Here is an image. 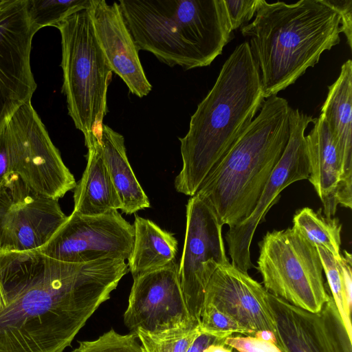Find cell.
<instances>
[{"mask_svg": "<svg viewBox=\"0 0 352 352\" xmlns=\"http://www.w3.org/2000/svg\"><path fill=\"white\" fill-rule=\"evenodd\" d=\"M129 272L124 260L58 261L0 252V352H63Z\"/></svg>", "mask_w": 352, "mask_h": 352, "instance_id": "cell-1", "label": "cell"}, {"mask_svg": "<svg viewBox=\"0 0 352 352\" xmlns=\"http://www.w3.org/2000/svg\"><path fill=\"white\" fill-rule=\"evenodd\" d=\"M265 98L249 43L239 44L223 63L214 85L192 115L179 138L182 167L175 190L195 195L260 110Z\"/></svg>", "mask_w": 352, "mask_h": 352, "instance_id": "cell-2", "label": "cell"}, {"mask_svg": "<svg viewBox=\"0 0 352 352\" xmlns=\"http://www.w3.org/2000/svg\"><path fill=\"white\" fill-rule=\"evenodd\" d=\"M340 21L322 0H258L254 19L241 31L250 38L265 99L294 83L340 43Z\"/></svg>", "mask_w": 352, "mask_h": 352, "instance_id": "cell-3", "label": "cell"}, {"mask_svg": "<svg viewBox=\"0 0 352 352\" xmlns=\"http://www.w3.org/2000/svg\"><path fill=\"white\" fill-rule=\"evenodd\" d=\"M290 109L283 98H265L258 114L198 188L196 195L229 228L252 213L282 157L289 138Z\"/></svg>", "mask_w": 352, "mask_h": 352, "instance_id": "cell-4", "label": "cell"}, {"mask_svg": "<svg viewBox=\"0 0 352 352\" xmlns=\"http://www.w3.org/2000/svg\"><path fill=\"white\" fill-rule=\"evenodd\" d=\"M138 50L170 67L208 66L232 39L224 0H120Z\"/></svg>", "mask_w": 352, "mask_h": 352, "instance_id": "cell-5", "label": "cell"}, {"mask_svg": "<svg viewBox=\"0 0 352 352\" xmlns=\"http://www.w3.org/2000/svg\"><path fill=\"white\" fill-rule=\"evenodd\" d=\"M60 34L63 83L68 113L84 137L98 136L107 112L112 70L96 38L87 9L56 26Z\"/></svg>", "mask_w": 352, "mask_h": 352, "instance_id": "cell-6", "label": "cell"}, {"mask_svg": "<svg viewBox=\"0 0 352 352\" xmlns=\"http://www.w3.org/2000/svg\"><path fill=\"white\" fill-rule=\"evenodd\" d=\"M258 247L265 289L296 307L320 311L330 295L316 247L292 227L267 232Z\"/></svg>", "mask_w": 352, "mask_h": 352, "instance_id": "cell-7", "label": "cell"}, {"mask_svg": "<svg viewBox=\"0 0 352 352\" xmlns=\"http://www.w3.org/2000/svg\"><path fill=\"white\" fill-rule=\"evenodd\" d=\"M10 170L31 188L58 200L76 182L64 164L39 116L28 101L3 123Z\"/></svg>", "mask_w": 352, "mask_h": 352, "instance_id": "cell-8", "label": "cell"}, {"mask_svg": "<svg viewBox=\"0 0 352 352\" xmlns=\"http://www.w3.org/2000/svg\"><path fill=\"white\" fill-rule=\"evenodd\" d=\"M183 252L178 265L181 288L191 320L199 326L208 283L221 265L229 261L222 235L223 224L199 195L188 199Z\"/></svg>", "mask_w": 352, "mask_h": 352, "instance_id": "cell-9", "label": "cell"}, {"mask_svg": "<svg viewBox=\"0 0 352 352\" xmlns=\"http://www.w3.org/2000/svg\"><path fill=\"white\" fill-rule=\"evenodd\" d=\"M134 241V228L118 210L81 215L74 212L38 250L68 263L104 259L128 260Z\"/></svg>", "mask_w": 352, "mask_h": 352, "instance_id": "cell-10", "label": "cell"}, {"mask_svg": "<svg viewBox=\"0 0 352 352\" xmlns=\"http://www.w3.org/2000/svg\"><path fill=\"white\" fill-rule=\"evenodd\" d=\"M313 120L311 116L291 107L289 138L282 157L269 177L252 213L226 232L225 239L231 264L244 272L255 267L250 258V245L258 224L264 221L267 212L286 187L309 178L310 170L305 131Z\"/></svg>", "mask_w": 352, "mask_h": 352, "instance_id": "cell-11", "label": "cell"}, {"mask_svg": "<svg viewBox=\"0 0 352 352\" xmlns=\"http://www.w3.org/2000/svg\"><path fill=\"white\" fill-rule=\"evenodd\" d=\"M67 217L57 200L11 173L0 186V252L38 250Z\"/></svg>", "mask_w": 352, "mask_h": 352, "instance_id": "cell-12", "label": "cell"}, {"mask_svg": "<svg viewBox=\"0 0 352 352\" xmlns=\"http://www.w3.org/2000/svg\"><path fill=\"white\" fill-rule=\"evenodd\" d=\"M36 32L25 0H0V129L36 89L30 65Z\"/></svg>", "mask_w": 352, "mask_h": 352, "instance_id": "cell-13", "label": "cell"}, {"mask_svg": "<svg viewBox=\"0 0 352 352\" xmlns=\"http://www.w3.org/2000/svg\"><path fill=\"white\" fill-rule=\"evenodd\" d=\"M124 322L135 336L197 326L188 311L175 261L133 278Z\"/></svg>", "mask_w": 352, "mask_h": 352, "instance_id": "cell-14", "label": "cell"}, {"mask_svg": "<svg viewBox=\"0 0 352 352\" xmlns=\"http://www.w3.org/2000/svg\"><path fill=\"white\" fill-rule=\"evenodd\" d=\"M276 345L283 352H352L349 337L330 295L320 311L296 307L269 292Z\"/></svg>", "mask_w": 352, "mask_h": 352, "instance_id": "cell-15", "label": "cell"}, {"mask_svg": "<svg viewBox=\"0 0 352 352\" xmlns=\"http://www.w3.org/2000/svg\"><path fill=\"white\" fill-rule=\"evenodd\" d=\"M268 295L269 292L248 272L228 262L219 266L211 276L204 305H213L250 330L253 336L263 330L275 333Z\"/></svg>", "mask_w": 352, "mask_h": 352, "instance_id": "cell-16", "label": "cell"}, {"mask_svg": "<svg viewBox=\"0 0 352 352\" xmlns=\"http://www.w3.org/2000/svg\"><path fill=\"white\" fill-rule=\"evenodd\" d=\"M98 43L112 70L138 97L152 89L118 2L90 0L87 8Z\"/></svg>", "mask_w": 352, "mask_h": 352, "instance_id": "cell-17", "label": "cell"}, {"mask_svg": "<svg viewBox=\"0 0 352 352\" xmlns=\"http://www.w3.org/2000/svg\"><path fill=\"white\" fill-rule=\"evenodd\" d=\"M312 123V129L305 135L308 179L321 200L323 214L333 217L339 205L352 208V190L344 183L339 152L323 116L314 118Z\"/></svg>", "mask_w": 352, "mask_h": 352, "instance_id": "cell-18", "label": "cell"}, {"mask_svg": "<svg viewBox=\"0 0 352 352\" xmlns=\"http://www.w3.org/2000/svg\"><path fill=\"white\" fill-rule=\"evenodd\" d=\"M88 149L86 168L76 182L73 212L81 215H99L121 209L122 204L104 162L96 133L84 137Z\"/></svg>", "mask_w": 352, "mask_h": 352, "instance_id": "cell-19", "label": "cell"}, {"mask_svg": "<svg viewBox=\"0 0 352 352\" xmlns=\"http://www.w3.org/2000/svg\"><path fill=\"white\" fill-rule=\"evenodd\" d=\"M341 159L344 181L352 190V61L341 67L336 80L328 87V93L321 107Z\"/></svg>", "mask_w": 352, "mask_h": 352, "instance_id": "cell-20", "label": "cell"}, {"mask_svg": "<svg viewBox=\"0 0 352 352\" xmlns=\"http://www.w3.org/2000/svg\"><path fill=\"white\" fill-rule=\"evenodd\" d=\"M104 164L126 214L150 207L147 195L138 182L129 162L124 138L106 124L98 135Z\"/></svg>", "mask_w": 352, "mask_h": 352, "instance_id": "cell-21", "label": "cell"}, {"mask_svg": "<svg viewBox=\"0 0 352 352\" xmlns=\"http://www.w3.org/2000/svg\"><path fill=\"white\" fill-rule=\"evenodd\" d=\"M133 250L128 261L133 278L164 267L175 261L178 243L173 233L151 220L135 215Z\"/></svg>", "mask_w": 352, "mask_h": 352, "instance_id": "cell-22", "label": "cell"}, {"mask_svg": "<svg viewBox=\"0 0 352 352\" xmlns=\"http://www.w3.org/2000/svg\"><path fill=\"white\" fill-rule=\"evenodd\" d=\"M323 271L331 292L346 330L351 338V306H352V256L344 250L341 258L337 260L329 252L321 247H316Z\"/></svg>", "mask_w": 352, "mask_h": 352, "instance_id": "cell-23", "label": "cell"}, {"mask_svg": "<svg viewBox=\"0 0 352 352\" xmlns=\"http://www.w3.org/2000/svg\"><path fill=\"white\" fill-rule=\"evenodd\" d=\"M292 228L316 247L329 252L337 260L340 253L342 223L336 217H327L322 208L318 211L305 207L296 211Z\"/></svg>", "mask_w": 352, "mask_h": 352, "instance_id": "cell-24", "label": "cell"}, {"mask_svg": "<svg viewBox=\"0 0 352 352\" xmlns=\"http://www.w3.org/2000/svg\"><path fill=\"white\" fill-rule=\"evenodd\" d=\"M90 0H25L30 21L36 32L56 26L71 15L88 8Z\"/></svg>", "mask_w": 352, "mask_h": 352, "instance_id": "cell-25", "label": "cell"}, {"mask_svg": "<svg viewBox=\"0 0 352 352\" xmlns=\"http://www.w3.org/2000/svg\"><path fill=\"white\" fill-rule=\"evenodd\" d=\"M201 333L199 326L173 330L158 335L138 333L144 352H186Z\"/></svg>", "mask_w": 352, "mask_h": 352, "instance_id": "cell-26", "label": "cell"}, {"mask_svg": "<svg viewBox=\"0 0 352 352\" xmlns=\"http://www.w3.org/2000/svg\"><path fill=\"white\" fill-rule=\"evenodd\" d=\"M133 333L121 335L111 329L91 341H81L72 352H144Z\"/></svg>", "mask_w": 352, "mask_h": 352, "instance_id": "cell-27", "label": "cell"}, {"mask_svg": "<svg viewBox=\"0 0 352 352\" xmlns=\"http://www.w3.org/2000/svg\"><path fill=\"white\" fill-rule=\"evenodd\" d=\"M199 329L201 332L221 338H226L233 333L253 336L250 330L210 304L204 305Z\"/></svg>", "mask_w": 352, "mask_h": 352, "instance_id": "cell-28", "label": "cell"}, {"mask_svg": "<svg viewBox=\"0 0 352 352\" xmlns=\"http://www.w3.org/2000/svg\"><path fill=\"white\" fill-rule=\"evenodd\" d=\"M228 19L232 30L238 29L243 24L250 21L258 4V0H224Z\"/></svg>", "mask_w": 352, "mask_h": 352, "instance_id": "cell-29", "label": "cell"}, {"mask_svg": "<svg viewBox=\"0 0 352 352\" xmlns=\"http://www.w3.org/2000/svg\"><path fill=\"white\" fill-rule=\"evenodd\" d=\"M224 344L239 352H283L278 346L254 336H229Z\"/></svg>", "mask_w": 352, "mask_h": 352, "instance_id": "cell-30", "label": "cell"}, {"mask_svg": "<svg viewBox=\"0 0 352 352\" xmlns=\"http://www.w3.org/2000/svg\"><path fill=\"white\" fill-rule=\"evenodd\" d=\"M322 2L336 10L340 17L341 32L352 48V0H322Z\"/></svg>", "mask_w": 352, "mask_h": 352, "instance_id": "cell-31", "label": "cell"}, {"mask_svg": "<svg viewBox=\"0 0 352 352\" xmlns=\"http://www.w3.org/2000/svg\"><path fill=\"white\" fill-rule=\"evenodd\" d=\"M11 173L6 142L0 131V186Z\"/></svg>", "mask_w": 352, "mask_h": 352, "instance_id": "cell-32", "label": "cell"}, {"mask_svg": "<svg viewBox=\"0 0 352 352\" xmlns=\"http://www.w3.org/2000/svg\"><path fill=\"white\" fill-rule=\"evenodd\" d=\"M226 338H221L201 332L195 338L186 352H204L210 344L224 341Z\"/></svg>", "mask_w": 352, "mask_h": 352, "instance_id": "cell-33", "label": "cell"}, {"mask_svg": "<svg viewBox=\"0 0 352 352\" xmlns=\"http://www.w3.org/2000/svg\"><path fill=\"white\" fill-rule=\"evenodd\" d=\"M204 352H233V349L226 345L224 341H222L208 345Z\"/></svg>", "mask_w": 352, "mask_h": 352, "instance_id": "cell-34", "label": "cell"}, {"mask_svg": "<svg viewBox=\"0 0 352 352\" xmlns=\"http://www.w3.org/2000/svg\"><path fill=\"white\" fill-rule=\"evenodd\" d=\"M254 336L260 339L273 342L276 344V338L274 332L268 330L256 331Z\"/></svg>", "mask_w": 352, "mask_h": 352, "instance_id": "cell-35", "label": "cell"}, {"mask_svg": "<svg viewBox=\"0 0 352 352\" xmlns=\"http://www.w3.org/2000/svg\"><path fill=\"white\" fill-rule=\"evenodd\" d=\"M6 305V299L2 283L0 280V309L3 308Z\"/></svg>", "mask_w": 352, "mask_h": 352, "instance_id": "cell-36", "label": "cell"}, {"mask_svg": "<svg viewBox=\"0 0 352 352\" xmlns=\"http://www.w3.org/2000/svg\"><path fill=\"white\" fill-rule=\"evenodd\" d=\"M233 352H239V351H236V350L233 349Z\"/></svg>", "mask_w": 352, "mask_h": 352, "instance_id": "cell-37", "label": "cell"}]
</instances>
